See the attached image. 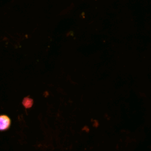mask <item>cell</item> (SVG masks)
<instances>
[{
  "instance_id": "1",
  "label": "cell",
  "mask_w": 151,
  "mask_h": 151,
  "mask_svg": "<svg viewBox=\"0 0 151 151\" xmlns=\"http://www.w3.org/2000/svg\"><path fill=\"white\" fill-rule=\"evenodd\" d=\"M11 121L7 115H0V131H4L8 129Z\"/></svg>"
},
{
  "instance_id": "2",
  "label": "cell",
  "mask_w": 151,
  "mask_h": 151,
  "mask_svg": "<svg viewBox=\"0 0 151 151\" xmlns=\"http://www.w3.org/2000/svg\"><path fill=\"white\" fill-rule=\"evenodd\" d=\"M33 104V100L30 97H25L22 101V105L26 109H30V108L32 107Z\"/></svg>"
}]
</instances>
